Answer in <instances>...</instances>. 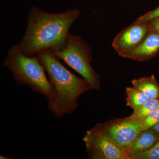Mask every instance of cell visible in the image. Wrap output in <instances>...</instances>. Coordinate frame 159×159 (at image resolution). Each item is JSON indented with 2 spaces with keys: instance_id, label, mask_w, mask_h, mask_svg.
<instances>
[{
  "instance_id": "obj_17",
  "label": "cell",
  "mask_w": 159,
  "mask_h": 159,
  "mask_svg": "<svg viewBox=\"0 0 159 159\" xmlns=\"http://www.w3.org/2000/svg\"><path fill=\"white\" fill-rule=\"evenodd\" d=\"M151 129L155 131L157 133L159 134V123L154 125L153 127H152Z\"/></svg>"
},
{
  "instance_id": "obj_4",
  "label": "cell",
  "mask_w": 159,
  "mask_h": 159,
  "mask_svg": "<svg viewBox=\"0 0 159 159\" xmlns=\"http://www.w3.org/2000/svg\"><path fill=\"white\" fill-rule=\"evenodd\" d=\"M53 53L82 76L92 89H99L100 77L91 65L92 49L80 36L69 33L63 48Z\"/></svg>"
},
{
  "instance_id": "obj_7",
  "label": "cell",
  "mask_w": 159,
  "mask_h": 159,
  "mask_svg": "<svg viewBox=\"0 0 159 159\" xmlns=\"http://www.w3.org/2000/svg\"><path fill=\"white\" fill-rule=\"evenodd\" d=\"M148 32V22L137 19L117 34L112 46L118 54L122 57L137 48L144 40Z\"/></svg>"
},
{
  "instance_id": "obj_9",
  "label": "cell",
  "mask_w": 159,
  "mask_h": 159,
  "mask_svg": "<svg viewBox=\"0 0 159 159\" xmlns=\"http://www.w3.org/2000/svg\"><path fill=\"white\" fill-rule=\"evenodd\" d=\"M159 140L158 134L151 128L141 131L128 153L129 156L148 150Z\"/></svg>"
},
{
  "instance_id": "obj_8",
  "label": "cell",
  "mask_w": 159,
  "mask_h": 159,
  "mask_svg": "<svg viewBox=\"0 0 159 159\" xmlns=\"http://www.w3.org/2000/svg\"><path fill=\"white\" fill-rule=\"evenodd\" d=\"M159 52V33L148 32L137 48L122 57L138 61H145L154 57Z\"/></svg>"
},
{
  "instance_id": "obj_3",
  "label": "cell",
  "mask_w": 159,
  "mask_h": 159,
  "mask_svg": "<svg viewBox=\"0 0 159 159\" xmlns=\"http://www.w3.org/2000/svg\"><path fill=\"white\" fill-rule=\"evenodd\" d=\"M16 81L29 86L48 99H54L56 92L47 78L45 69L36 56H29L23 53L19 44L11 47L4 61Z\"/></svg>"
},
{
  "instance_id": "obj_11",
  "label": "cell",
  "mask_w": 159,
  "mask_h": 159,
  "mask_svg": "<svg viewBox=\"0 0 159 159\" xmlns=\"http://www.w3.org/2000/svg\"><path fill=\"white\" fill-rule=\"evenodd\" d=\"M159 108V99H149L145 104L134 109L133 113L127 118L139 122L149 114Z\"/></svg>"
},
{
  "instance_id": "obj_14",
  "label": "cell",
  "mask_w": 159,
  "mask_h": 159,
  "mask_svg": "<svg viewBox=\"0 0 159 159\" xmlns=\"http://www.w3.org/2000/svg\"><path fill=\"white\" fill-rule=\"evenodd\" d=\"M129 157L130 159H159V140L150 149L131 155Z\"/></svg>"
},
{
  "instance_id": "obj_16",
  "label": "cell",
  "mask_w": 159,
  "mask_h": 159,
  "mask_svg": "<svg viewBox=\"0 0 159 159\" xmlns=\"http://www.w3.org/2000/svg\"><path fill=\"white\" fill-rule=\"evenodd\" d=\"M149 32L159 33V17L148 22Z\"/></svg>"
},
{
  "instance_id": "obj_6",
  "label": "cell",
  "mask_w": 159,
  "mask_h": 159,
  "mask_svg": "<svg viewBox=\"0 0 159 159\" xmlns=\"http://www.w3.org/2000/svg\"><path fill=\"white\" fill-rule=\"evenodd\" d=\"M83 141L89 159H130L126 152L94 127L87 131Z\"/></svg>"
},
{
  "instance_id": "obj_12",
  "label": "cell",
  "mask_w": 159,
  "mask_h": 159,
  "mask_svg": "<svg viewBox=\"0 0 159 159\" xmlns=\"http://www.w3.org/2000/svg\"><path fill=\"white\" fill-rule=\"evenodd\" d=\"M126 105L133 109L145 104L149 99L142 91L133 86L125 89Z\"/></svg>"
},
{
  "instance_id": "obj_18",
  "label": "cell",
  "mask_w": 159,
  "mask_h": 159,
  "mask_svg": "<svg viewBox=\"0 0 159 159\" xmlns=\"http://www.w3.org/2000/svg\"><path fill=\"white\" fill-rule=\"evenodd\" d=\"M0 158L1 159H12V158H9V157H7L6 156H4L1 155L0 156Z\"/></svg>"
},
{
  "instance_id": "obj_1",
  "label": "cell",
  "mask_w": 159,
  "mask_h": 159,
  "mask_svg": "<svg viewBox=\"0 0 159 159\" xmlns=\"http://www.w3.org/2000/svg\"><path fill=\"white\" fill-rule=\"evenodd\" d=\"M80 16L78 9L53 14L33 6L29 12L25 33L18 43L23 53L32 56L42 51L61 50L65 45L69 29Z\"/></svg>"
},
{
  "instance_id": "obj_13",
  "label": "cell",
  "mask_w": 159,
  "mask_h": 159,
  "mask_svg": "<svg viewBox=\"0 0 159 159\" xmlns=\"http://www.w3.org/2000/svg\"><path fill=\"white\" fill-rule=\"evenodd\" d=\"M139 123L141 131L151 128L159 123V108L151 113Z\"/></svg>"
},
{
  "instance_id": "obj_15",
  "label": "cell",
  "mask_w": 159,
  "mask_h": 159,
  "mask_svg": "<svg viewBox=\"0 0 159 159\" xmlns=\"http://www.w3.org/2000/svg\"><path fill=\"white\" fill-rule=\"evenodd\" d=\"M159 17V6L152 11L147 12L137 19L142 21L149 22L152 20Z\"/></svg>"
},
{
  "instance_id": "obj_5",
  "label": "cell",
  "mask_w": 159,
  "mask_h": 159,
  "mask_svg": "<svg viewBox=\"0 0 159 159\" xmlns=\"http://www.w3.org/2000/svg\"><path fill=\"white\" fill-rule=\"evenodd\" d=\"M94 128L128 155L141 131L139 122L127 117L98 123Z\"/></svg>"
},
{
  "instance_id": "obj_10",
  "label": "cell",
  "mask_w": 159,
  "mask_h": 159,
  "mask_svg": "<svg viewBox=\"0 0 159 159\" xmlns=\"http://www.w3.org/2000/svg\"><path fill=\"white\" fill-rule=\"evenodd\" d=\"M131 83L133 86L143 92L148 99L159 98V86L154 76L134 79L132 80Z\"/></svg>"
},
{
  "instance_id": "obj_2",
  "label": "cell",
  "mask_w": 159,
  "mask_h": 159,
  "mask_svg": "<svg viewBox=\"0 0 159 159\" xmlns=\"http://www.w3.org/2000/svg\"><path fill=\"white\" fill-rule=\"evenodd\" d=\"M54 86L56 96L48 101V108L57 118L72 113L77 108V99L80 95L92 90L89 83L73 74L63 66L50 51L37 54Z\"/></svg>"
}]
</instances>
